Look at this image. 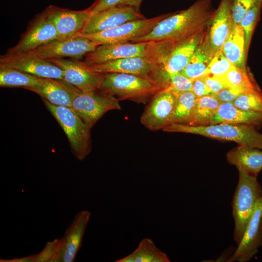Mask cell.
I'll return each instance as SVG.
<instances>
[{"instance_id":"60d3db41","label":"cell","mask_w":262,"mask_h":262,"mask_svg":"<svg viewBox=\"0 0 262 262\" xmlns=\"http://www.w3.org/2000/svg\"><path fill=\"white\" fill-rule=\"evenodd\" d=\"M143 0H130L129 1L123 5H127L132 6L137 10H139L140 6Z\"/></svg>"},{"instance_id":"d6a6232c","label":"cell","mask_w":262,"mask_h":262,"mask_svg":"<svg viewBox=\"0 0 262 262\" xmlns=\"http://www.w3.org/2000/svg\"><path fill=\"white\" fill-rule=\"evenodd\" d=\"M233 66L225 56L221 49L213 56L207 67L205 75L220 76L227 73Z\"/></svg>"},{"instance_id":"6da1fadb","label":"cell","mask_w":262,"mask_h":262,"mask_svg":"<svg viewBox=\"0 0 262 262\" xmlns=\"http://www.w3.org/2000/svg\"><path fill=\"white\" fill-rule=\"evenodd\" d=\"M214 12L210 8V0H198L184 11L169 14L147 34L131 42L184 40L206 30Z\"/></svg>"},{"instance_id":"5b68a950","label":"cell","mask_w":262,"mask_h":262,"mask_svg":"<svg viewBox=\"0 0 262 262\" xmlns=\"http://www.w3.org/2000/svg\"><path fill=\"white\" fill-rule=\"evenodd\" d=\"M42 99L66 134L73 155L80 161L84 160L92 149L91 128L71 107L55 105Z\"/></svg>"},{"instance_id":"2e32d148","label":"cell","mask_w":262,"mask_h":262,"mask_svg":"<svg viewBox=\"0 0 262 262\" xmlns=\"http://www.w3.org/2000/svg\"><path fill=\"white\" fill-rule=\"evenodd\" d=\"M48 60L62 69L63 80L80 90L88 92L99 90L104 74L90 71L79 59L53 58Z\"/></svg>"},{"instance_id":"d590c367","label":"cell","mask_w":262,"mask_h":262,"mask_svg":"<svg viewBox=\"0 0 262 262\" xmlns=\"http://www.w3.org/2000/svg\"><path fill=\"white\" fill-rule=\"evenodd\" d=\"M256 1V0H232L231 16L233 23L240 24Z\"/></svg>"},{"instance_id":"4dcf8cb0","label":"cell","mask_w":262,"mask_h":262,"mask_svg":"<svg viewBox=\"0 0 262 262\" xmlns=\"http://www.w3.org/2000/svg\"><path fill=\"white\" fill-rule=\"evenodd\" d=\"M262 2V0H256L255 4L249 9L240 23L245 34V48L246 54L253 30L259 17Z\"/></svg>"},{"instance_id":"277c9868","label":"cell","mask_w":262,"mask_h":262,"mask_svg":"<svg viewBox=\"0 0 262 262\" xmlns=\"http://www.w3.org/2000/svg\"><path fill=\"white\" fill-rule=\"evenodd\" d=\"M238 170L239 180L232 201L235 223L233 237L237 245L262 196V189L257 177L248 174L242 168Z\"/></svg>"},{"instance_id":"8992f818","label":"cell","mask_w":262,"mask_h":262,"mask_svg":"<svg viewBox=\"0 0 262 262\" xmlns=\"http://www.w3.org/2000/svg\"><path fill=\"white\" fill-rule=\"evenodd\" d=\"M165 50L164 41L105 44L98 46L94 50L86 54L83 62L90 66L137 56H150L162 58Z\"/></svg>"},{"instance_id":"4316f807","label":"cell","mask_w":262,"mask_h":262,"mask_svg":"<svg viewBox=\"0 0 262 262\" xmlns=\"http://www.w3.org/2000/svg\"><path fill=\"white\" fill-rule=\"evenodd\" d=\"M166 254L149 238H144L136 249L129 255L115 262H169Z\"/></svg>"},{"instance_id":"30bf717a","label":"cell","mask_w":262,"mask_h":262,"mask_svg":"<svg viewBox=\"0 0 262 262\" xmlns=\"http://www.w3.org/2000/svg\"><path fill=\"white\" fill-rule=\"evenodd\" d=\"M169 14H164L151 18L129 21L115 28L101 32L82 34L79 33L97 43L98 45L115 43L131 42L132 40L147 34L163 19Z\"/></svg>"},{"instance_id":"3957f363","label":"cell","mask_w":262,"mask_h":262,"mask_svg":"<svg viewBox=\"0 0 262 262\" xmlns=\"http://www.w3.org/2000/svg\"><path fill=\"white\" fill-rule=\"evenodd\" d=\"M98 91L115 97L119 100H129L146 103L160 88L153 82L132 74H104Z\"/></svg>"},{"instance_id":"7c38bea8","label":"cell","mask_w":262,"mask_h":262,"mask_svg":"<svg viewBox=\"0 0 262 262\" xmlns=\"http://www.w3.org/2000/svg\"><path fill=\"white\" fill-rule=\"evenodd\" d=\"M60 39L56 29L44 10L29 23L18 42L5 53L16 54L28 52Z\"/></svg>"},{"instance_id":"83f0119b","label":"cell","mask_w":262,"mask_h":262,"mask_svg":"<svg viewBox=\"0 0 262 262\" xmlns=\"http://www.w3.org/2000/svg\"><path fill=\"white\" fill-rule=\"evenodd\" d=\"M221 103L213 94L197 98L190 120L187 125L193 126L209 125L212 117Z\"/></svg>"},{"instance_id":"ac0fdd59","label":"cell","mask_w":262,"mask_h":262,"mask_svg":"<svg viewBox=\"0 0 262 262\" xmlns=\"http://www.w3.org/2000/svg\"><path fill=\"white\" fill-rule=\"evenodd\" d=\"M44 11L56 29L60 39L80 33L91 15L89 8L76 11L50 5Z\"/></svg>"},{"instance_id":"5bb4252c","label":"cell","mask_w":262,"mask_h":262,"mask_svg":"<svg viewBox=\"0 0 262 262\" xmlns=\"http://www.w3.org/2000/svg\"><path fill=\"white\" fill-rule=\"evenodd\" d=\"M0 66L15 68L43 78L63 80L62 69L48 60L27 52L5 53L0 57Z\"/></svg>"},{"instance_id":"f35d334b","label":"cell","mask_w":262,"mask_h":262,"mask_svg":"<svg viewBox=\"0 0 262 262\" xmlns=\"http://www.w3.org/2000/svg\"><path fill=\"white\" fill-rule=\"evenodd\" d=\"M201 79L208 87L212 94L218 93L226 87L223 82L216 77L205 75L201 77Z\"/></svg>"},{"instance_id":"603a6c76","label":"cell","mask_w":262,"mask_h":262,"mask_svg":"<svg viewBox=\"0 0 262 262\" xmlns=\"http://www.w3.org/2000/svg\"><path fill=\"white\" fill-rule=\"evenodd\" d=\"M260 149L239 145L227 153V160L237 169L242 168L248 174L257 177L262 169V151Z\"/></svg>"},{"instance_id":"e0dca14e","label":"cell","mask_w":262,"mask_h":262,"mask_svg":"<svg viewBox=\"0 0 262 262\" xmlns=\"http://www.w3.org/2000/svg\"><path fill=\"white\" fill-rule=\"evenodd\" d=\"M262 245V196L245 229L238 247L228 261L247 262L258 252Z\"/></svg>"},{"instance_id":"4fadbf2b","label":"cell","mask_w":262,"mask_h":262,"mask_svg":"<svg viewBox=\"0 0 262 262\" xmlns=\"http://www.w3.org/2000/svg\"><path fill=\"white\" fill-rule=\"evenodd\" d=\"M145 18L139 10L134 7L121 5L91 15L80 33H97L129 21Z\"/></svg>"},{"instance_id":"1f68e13d","label":"cell","mask_w":262,"mask_h":262,"mask_svg":"<svg viewBox=\"0 0 262 262\" xmlns=\"http://www.w3.org/2000/svg\"><path fill=\"white\" fill-rule=\"evenodd\" d=\"M232 102L241 109L262 113V92L259 90L242 94Z\"/></svg>"},{"instance_id":"f1b7e54d","label":"cell","mask_w":262,"mask_h":262,"mask_svg":"<svg viewBox=\"0 0 262 262\" xmlns=\"http://www.w3.org/2000/svg\"><path fill=\"white\" fill-rule=\"evenodd\" d=\"M216 77L226 87L239 88L245 93L261 90L246 69H242L233 66L224 75Z\"/></svg>"},{"instance_id":"8d00e7d4","label":"cell","mask_w":262,"mask_h":262,"mask_svg":"<svg viewBox=\"0 0 262 262\" xmlns=\"http://www.w3.org/2000/svg\"><path fill=\"white\" fill-rule=\"evenodd\" d=\"M244 93V91L241 89L225 87L218 93L213 95L221 103H224L233 102L238 97Z\"/></svg>"},{"instance_id":"d6986e66","label":"cell","mask_w":262,"mask_h":262,"mask_svg":"<svg viewBox=\"0 0 262 262\" xmlns=\"http://www.w3.org/2000/svg\"><path fill=\"white\" fill-rule=\"evenodd\" d=\"M91 213H78L61 238V244L55 262H73L82 246V240L89 222Z\"/></svg>"},{"instance_id":"cb8c5ba5","label":"cell","mask_w":262,"mask_h":262,"mask_svg":"<svg viewBox=\"0 0 262 262\" xmlns=\"http://www.w3.org/2000/svg\"><path fill=\"white\" fill-rule=\"evenodd\" d=\"M221 49L227 59L234 67L246 69L247 54L245 48V34L240 24H233Z\"/></svg>"},{"instance_id":"d4e9b609","label":"cell","mask_w":262,"mask_h":262,"mask_svg":"<svg viewBox=\"0 0 262 262\" xmlns=\"http://www.w3.org/2000/svg\"><path fill=\"white\" fill-rule=\"evenodd\" d=\"M205 37L196 49L186 66L180 72L192 81L206 75L207 67L213 57Z\"/></svg>"},{"instance_id":"8fae6325","label":"cell","mask_w":262,"mask_h":262,"mask_svg":"<svg viewBox=\"0 0 262 262\" xmlns=\"http://www.w3.org/2000/svg\"><path fill=\"white\" fill-rule=\"evenodd\" d=\"M98 46L90 39L77 34L53 40L26 52L46 60L65 57L79 60Z\"/></svg>"},{"instance_id":"836d02e7","label":"cell","mask_w":262,"mask_h":262,"mask_svg":"<svg viewBox=\"0 0 262 262\" xmlns=\"http://www.w3.org/2000/svg\"><path fill=\"white\" fill-rule=\"evenodd\" d=\"M192 81L179 72L170 76L167 85L164 89L177 96L182 92L192 91Z\"/></svg>"},{"instance_id":"f546056e","label":"cell","mask_w":262,"mask_h":262,"mask_svg":"<svg viewBox=\"0 0 262 262\" xmlns=\"http://www.w3.org/2000/svg\"><path fill=\"white\" fill-rule=\"evenodd\" d=\"M196 98L192 91L182 92L177 95L176 104L170 124L178 123L187 125L190 120Z\"/></svg>"},{"instance_id":"74e56055","label":"cell","mask_w":262,"mask_h":262,"mask_svg":"<svg viewBox=\"0 0 262 262\" xmlns=\"http://www.w3.org/2000/svg\"><path fill=\"white\" fill-rule=\"evenodd\" d=\"M130 0H96L89 7L91 15H93L104 10L124 4Z\"/></svg>"},{"instance_id":"ffe728a7","label":"cell","mask_w":262,"mask_h":262,"mask_svg":"<svg viewBox=\"0 0 262 262\" xmlns=\"http://www.w3.org/2000/svg\"><path fill=\"white\" fill-rule=\"evenodd\" d=\"M231 3L232 0H221L208 27L205 38L213 56L221 49L233 25Z\"/></svg>"},{"instance_id":"52a82bcc","label":"cell","mask_w":262,"mask_h":262,"mask_svg":"<svg viewBox=\"0 0 262 262\" xmlns=\"http://www.w3.org/2000/svg\"><path fill=\"white\" fill-rule=\"evenodd\" d=\"M163 61L159 57L146 56L117 59L90 66L84 64L88 70L95 73L132 74L155 83Z\"/></svg>"},{"instance_id":"9c48e42d","label":"cell","mask_w":262,"mask_h":262,"mask_svg":"<svg viewBox=\"0 0 262 262\" xmlns=\"http://www.w3.org/2000/svg\"><path fill=\"white\" fill-rule=\"evenodd\" d=\"M208 29L190 38L175 42L161 66L156 83L162 90L166 88L170 76L180 72L206 36Z\"/></svg>"},{"instance_id":"7a4b0ae2","label":"cell","mask_w":262,"mask_h":262,"mask_svg":"<svg viewBox=\"0 0 262 262\" xmlns=\"http://www.w3.org/2000/svg\"><path fill=\"white\" fill-rule=\"evenodd\" d=\"M163 131L200 135L213 139L233 141L239 145L262 149V133L255 126L228 123L210 124L204 126H190L172 123Z\"/></svg>"},{"instance_id":"ab89813d","label":"cell","mask_w":262,"mask_h":262,"mask_svg":"<svg viewBox=\"0 0 262 262\" xmlns=\"http://www.w3.org/2000/svg\"><path fill=\"white\" fill-rule=\"evenodd\" d=\"M192 91L197 98L212 94L210 90L201 78L192 81Z\"/></svg>"},{"instance_id":"484cf974","label":"cell","mask_w":262,"mask_h":262,"mask_svg":"<svg viewBox=\"0 0 262 262\" xmlns=\"http://www.w3.org/2000/svg\"><path fill=\"white\" fill-rule=\"evenodd\" d=\"M43 78L25 72L0 66V86L12 88L22 87L29 90L38 86Z\"/></svg>"},{"instance_id":"7402d4cb","label":"cell","mask_w":262,"mask_h":262,"mask_svg":"<svg viewBox=\"0 0 262 262\" xmlns=\"http://www.w3.org/2000/svg\"><path fill=\"white\" fill-rule=\"evenodd\" d=\"M261 123L262 113L241 109L232 102L221 103L210 120V124H246L255 126Z\"/></svg>"},{"instance_id":"e575fe53","label":"cell","mask_w":262,"mask_h":262,"mask_svg":"<svg viewBox=\"0 0 262 262\" xmlns=\"http://www.w3.org/2000/svg\"><path fill=\"white\" fill-rule=\"evenodd\" d=\"M60 244L61 238L48 242L40 253L33 254V262H55Z\"/></svg>"},{"instance_id":"44dd1931","label":"cell","mask_w":262,"mask_h":262,"mask_svg":"<svg viewBox=\"0 0 262 262\" xmlns=\"http://www.w3.org/2000/svg\"><path fill=\"white\" fill-rule=\"evenodd\" d=\"M49 103L71 107L72 101L81 90L63 80L43 78L37 86L29 89Z\"/></svg>"},{"instance_id":"9a60e30c","label":"cell","mask_w":262,"mask_h":262,"mask_svg":"<svg viewBox=\"0 0 262 262\" xmlns=\"http://www.w3.org/2000/svg\"><path fill=\"white\" fill-rule=\"evenodd\" d=\"M150 100L141 116V123L150 131L163 130L170 124L177 96L164 89L157 92Z\"/></svg>"},{"instance_id":"ba28073f","label":"cell","mask_w":262,"mask_h":262,"mask_svg":"<svg viewBox=\"0 0 262 262\" xmlns=\"http://www.w3.org/2000/svg\"><path fill=\"white\" fill-rule=\"evenodd\" d=\"M119 101L115 97L98 90L80 91L72 101L71 108L91 129L108 111L120 110Z\"/></svg>"}]
</instances>
